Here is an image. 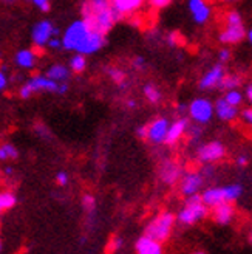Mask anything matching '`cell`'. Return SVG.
I'll return each instance as SVG.
<instances>
[{
  "label": "cell",
  "instance_id": "ab89813d",
  "mask_svg": "<svg viewBox=\"0 0 252 254\" xmlns=\"http://www.w3.org/2000/svg\"><path fill=\"white\" fill-rule=\"evenodd\" d=\"M136 133H138V136H140V138L147 139V126H141L140 129L136 130Z\"/></svg>",
  "mask_w": 252,
  "mask_h": 254
},
{
  "label": "cell",
  "instance_id": "2e32d148",
  "mask_svg": "<svg viewBox=\"0 0 252 254\" xmlns=\"http://www.w3.org/2000/svg\"><path fill=\"white\" fill-rule=\"evenodd\" d=\"M246 30L243 27V23L242 25H228L221 33H220V42L221 44H238L242 39H245V36H246Z\"/></svg>",
  "mask_w": 252,
  "mask_h": 254
},
{
  "label": "cell",
  "instance_id": "f546056e",
  "mask_svg": "<svg viewBox=\"0 0 252 254\" xmlns=\"http://www.w3.org/2000/svg\"><path fill=\"white\" fill-rule=\"evenodd\" d=\"M0 200H2V205L5 209H11L12 206H16L17 198L12 192H2L0 194Z\"/></svg>",
  "mask_w": 252,
  "mask_h": 254
},
{
  "label": "cell",
  "instance_id": "d4e9b609",
  "mask_svg": "<svg viewBox=\"0 0 252 254\" xmlns=\"http://www.w3.org/2000/svg\"><path fill=\"white\" fill-rule=\"evenodd\" d=\"M107 74L119 85V88H122V90H124L125 87H127V81H125V73L122 70L115 68V67H110V68H107Z\"/></svg>",
  "mask_w": 252,
  "mask_h": 254
},
{
  "label": "cell",
  "instance_id": "484cf974",
  "mask_svg": "<svg viewBox=\"0 0 252 254\" xmlns=\"http://www.w3.org/2000/svg\"><path fill=\"white\" fill-rule=\"evenodd\" d=\"M144 96L150 101V103H153V104L159 103L161 98H162V95H161V92H159V88H158L156 85H153V84H147V85H144Z\"/></svg>",
  "mask_w": 252,
  "mask_h": 254
},
{
  "label": "cell",
  "instance_id": "bcb514c9",
  "mask_svg": "<svg viewBox=\"0 0 252 254\" xmlns=\"http://www.w3.org/2000/svg\"><path fill=\"white\" fill-rule=\"evenodd\" d=\"M5 85H6V76L2 71H0V90H2Z\"/></svg>",
  "mask_w": 252,
  "mask_h": 254
},
{
  "label": "cell",
  "instance_id": "b9f144b4",
  "mask_svg": "<svg viewBox=\"0 0 252 254\" xmlns=\"http://www.w3.org/2000/svg\"><path fill=\"white\" fill-rule=\"evenodd\" d=\"M67 90H68V85L67 84H59V87H57V92L56 93H59V95H64V93H67Z\"/></svg>",
  "mask_w": 252,
  "mask_h": 254
},
{
  "label": "cell",
  "instance_id": "e0dca14e",
  "mask_svg": "<svg viewBox=\"0 0 252 254\" xmlns=\"http://www.w3.org/2000/svg\"><path fill=\"white\" fill-rule=\"evenodd\" d=\"M189 11L192 19L200 25L206 23L210 17V8L204 0H189Z\"/></svg>",
  "mask_w": 252,
  "mask_h": 254
},
{
  "label": "cell",
  "instance_id": "60d3db41",
  "mask_svg": "<svg viewBox=\"0 0 252 254\" xmlns=\"http://www.w3.org/2000/svg\"><path fill=\"white\" fill-rule=\"evenodd\" d=\"M201 174H203V177H212V174H213V168H212L210 164L207 163L206 166L203 168V172H201Z\"/></svg>",
  "mask_w": 252,
  "mask_h": 254
},
{
  "label": "cell",
  "instance_id": "816d5d0a",
  "mask_svg": "<svg viewBox=\"0 0 252 254\" xmlns=\"http://www.w3.org/2000/svg\"><path fill=\"white\" fill-rule=\"evenodd\" d=\"M248 39H249V42L252 44V30H249V31H248Z\"/></svg>",
  "mask_w": 252,
  "mask_h": 254
},
{
  "label": "cell",
  "instance_id": "681fc988",
  "mask_svg": "<svg viewBox=\"0 0 252 254\" xmlns=\"http://www.w3.org/2000/svg\"><path fill=\"white\" fill-rule=\"evenodd\" d=\"M127 106H129L130 109H135V107H136V103H135V101H133V99H130V101H129V103H127Z\"/></svg>",
  "mask_w": 252,
  "mask_h": 254
},
{
  "label": "cell",
  "instance_id": "ffe728a7",
  "mask_svg": "<svg viewBox=\"0 0 252 254\" xmlns=\"http://www.w3.org/2000/svg\"><path fill=\"white\" fill-rule=\"evenodd\" d=\"M31 88L34 92H39V90H48V92H57V81H53L50 79L48 76H36V78H33L30 82Z\"/></svg>",
  "mask_w": 252,
  "mask_h": 254
},
{
  "label": "cell",
  "instance_id": "db71d44e",
  "mask_svg": "<svg viewBox=\"0 0 252 254\" xmlns=\"http://www.w3.org/2000/svg\"><path fill=\"white\" fill-rule=\"evenodd\" d=\"M5 172L9 175V174H12V169H11V168H6V169H5Z\"/></svg>",
  "mask_w": 252,
  "mask_h": 254
},
{
  "label": "cell",
  "instance_id": "83f0119b",
  "mask_svg": "<svg viewBox=\"0 0 252 254\" xmlns=\"http://www.w3.org/2000/svg\"><path fill=\"white\" fill-rule=\"evenodd\" d=\"M17 157H19V152L12 144L0 146V160H16Z\"/></svg>",
  "mask_w": 252,
  "mask_h": 254
},
{
  "label": "cell",
  "instance_id": "6f0895ef",
  "mask_svg": "<svg viewBox=\"0 0 252 254\" xmlns=\"http://www.w3.org/2000/svg\"><path fill=\"white\" fill-rule=\"evenodd\" d=\"M3 2H5V3H11V2H12V0H3Z\"/></svg>",
  "mask_w": 252,
  "mask_h": 254
},
{
  "label": "cell",
  "instance_id": "4dcf8cb0",
  "mask_svg": "<svg viewBox=\"0 0 252 254\" xmlns=\"http://www.w3.org/2000/svg\"><path fill=\"white\" fill-rule=\"evenodd\" d=\"M82 206H84V209L88 214H95V211H96V200H95V197L90 195V194L84 195L82 197Z\"/></svg>",
  "mask_w": 252,
  "mask_h": 254
},
{
  "label": "cell",
  "instance_id": "680465c9",
  "mask_svg": "<svg viewBox=\"0 0 252 254\" xmlns=\"http://www.w3.org/2000/svg\"><path fill=\"white\" fill-rule=\"evenodd\" d=\"M221 2H232V0H221Z\"/></svg>",
  "mask_w": 252,
  "mask_h": 254
},
{
  "label": "cell",
  "instance_id": "c3c4849f",
  "mask_svg": "<svg viewBox=\"0 0 252 254\" xmlns=\"http://www.w3.org/2000/svg\"><path fill=\"white\" fill-rule=\"evenodd\" d=\"M41 9H42L44 12H47V11H50V2H47V3H44V5L41 6Z\"/></svg>",
  "mask_w": 252,
  "mask_h": 254
},
{
  "label": "cell",
  "instance_id": "7402d4cb",
  "mask_svg": "<svg viewBox=\"0 0 252 254\" xmlns=\"http://www.w3.org/2000/svg\"><path fill=\"white\" fill-rule=\"evenodd\" d=\"M240 84H242V78L238 74H224L223 79L218 84V88H220V90L228 92V90L238 88V87H240Z\"/></svg>",
  "mask_w": 252,
  "mask_h": 254
},
{
  "label": "cell",
  "instance_id": "603a6c76",
  "mask_svg": "<svg viewBox=\"0 0 252 254\" xmlns=\"http://www.w3.org/2000/svg\"><path fill=\"white\" fill-rule=\"evenodd\" d=\"M47 76L50 79H53V81H57V82H62V81H65L68 76H70V71L67 67L64 65H53V67H50L48 71H47Z\"/></svg>",
  "mask_w": 252,
  "mask_h": 254
},
{
  "label": "cell",
  "instance_id": "4fadbf2b",
  "mask_svg": "<svg viewBox=\"0 0 252 254\" xmlns=\"http://www.w3.org/2000/svg\"><path fill=\"white\" fill-rule=\"evenodd\" d=\"M136 254H164V248L159 240L150 237L147 234H143L135 244Z\"/></svg>",
  "mask_w": 252,
  "mask_h": 254
},
{
  "label": "cell",
  "instance_id": "52a82bcc",
  "mask_svg": "<svg viewBox=\"0 0 252 254\" xmlns=\"http://www.w3.org/2000/svg\"><path fill=\"white\" fill-rule=\"evenodd\" d=\"M197 155L201 163L210 164V163H215V161H220L221 158H224L226 147L220 141H209L203 146H200Z\"/></svg>",
  "mask_w": 252,
  "mask_h": 254
},
{
  "label": "cell",
  "instance_id": "7a4b0ae2",
  "mask_svg": "<svg viewBox=\"0 0 252 254\" xmlns=\"http://www.w3.org/2000/svg\"><path fill=\"white\" fill-rule=\"evenodd\" d=\"M243 194V186L242 185H228V186H217V188H207L203 190L201 198H203L204 205L207 208H213L220 205L223 201H235L237 198H240Z\"/></svg>",
  "mask_w": 252,
  "mask_h": 254
},
{
  "label": "cell",
  "instance_id": "f5cc1de1",
  "mask_svg": "<svg viewBox=\"0 0 252 254\" xmlns=\"http://www.w3.org/2000/svg\"><path fill=\"white\" fill-rule=\"evenodd\" d=\"M2 211H5L3 205H2V200H0V214H2Z\"/></svg>",
  "mask_w": 252,
  "mask_h": 254
},
{
  "label": "cell",
  "instance_id": "11a10c76",
  "mask_svg": "<svg viewBox=\"0 0 252 254\" xmlns=\"http://www.w3.org/2000/svg\"><path fill=\"white\" fill-rule=\"evenodd\" d=\"M249 242L252 244V231H251V234H249Z\"/></svg>",
  "mask_w": 252,
  "mask_h": 254
},
{
  "label": "cell",
  "instance_id": "6da1fadb",
  "mask_svg": "<svg viewBox=\"0 0 252 254\" xmlns=\"http://www.w3.org/2000/svg\"><path fill=\"white\" fill-rule=\"evenodd\" d=\"M207 209L209 208L204 205L201 194H194L191 197H186L184 208L176 215V222L184 226H192L203 219H206Z\"/></svg>",
  "mask_w": 252,
  "mask_h": 254
},
{
  "label": "cell",
  "instance_id": "1f68e13d",
  "mask_svg": "<svg viewBox=\"0 0 252 254\" xmlns=\"http://www.w3.org/2000/svg\"><path fill=\"white\" fill-rule=\"evenodd\" d=\"M226 22H228V25H242V14L237 11H229L228 16H226Z\"/></svg>",
  "mask_w": 252,
  "mask_h": 254
},
{
  "label": "cell",
  "instance_id": "cb8c5ba5",
  "mask_svg": "<svg viewBox=\"0 0 252 254\" xmlns=\"http://www.w3.org/2000/svg\"><path fill=\"white\" fill-rule=\"evenodd\" d=\"M16 61L20 67L23 68H31L34 65V61H36V56L31 50H20L16 56Z\"/></svg>",
  "mask_w": 252,
  "mask_h": 254
},
{
  "label": "cell",
  "instance_id": "74e56055",
  "mask_svg": "<svg viewBox=\"0 0 252 254\" xmlns=\"http://www.w3.org/2000/svg\"><path fill=\"white\" fill-rule=\"evenodd\" d=\"M48 45L51 47V48H60V47H64V45H62V41L57 39V37H54V39L51 37V39H50V42H48Z\"/></svg>",
  "mask_w": 252,
  "mask_h": 254
},
{
  "label": "cell",
  "instance_id": "44dd1931",
  "mask_svg": "<svg viewBox=\"0 0 252 254\" xmlns=\"http://www.w3.org/2000/svg\"><path fill=\"white\" fill-rule=\"evenodd\" d=\"M108 6H111L110 0H88V2L82 8V14H84V17H87V16L93 14V12L101 11V9H105Z\"/></svg>",
  "mask_w": 252,
  "mask_h": 254
},
{
  "label": "cell",
  "instance_id": "ee69618b",
  "mask_svg": "<svg viewBox=\"0 0 252 254\" xmlns=\"http://www.w3.org/2000/svg\"><path fill=\"white\" fill-rule=\"evenodd\" d=\"M246 98H248V101H249L251 106H252V84L248 85V88H246Z\"/></svg>",
  "mask_w": 252,
  "mask_h": 254
},
{
  "label": "cell",
  "instance_id": "4316f807",
  "mask_svg": "<svg viewBox=\"0 0 252 254\" xmlns=\"http://www.w3.org/2000/svg\"><path fill=\"white\" fill-rule=\"evenodd\" d=\"M87 67V61H85V56L78 53L76 56H73L71 61H70V68L74 71V73H82Z\"/></svg>",
  "mask_w": 252,
  "mask_h": 254
},
{
  "label": "cell",
  "instance_id": "5bb4252c",
  "mask_svg": "<svg viewBox=\"0 0 252 254\" xmlns=\"http://www.w3.org/2000/svg\"><path fill=\"white\" fill-rule=\"evenodd\" d=\"M104 36L105 34L92 30L90 34L85 37V41L78 48V53H81V55H92V53L98 52V50L102 48L104 44H105V37Z\"/></svg>",
  "mask_w": 252,
  "mask_h": 254
},
{
  "label": "cell",
  "instance_id": "5b68a950",
  "mask_svg": "<svg viewBox=\"0 0 252 254\" xmlns=\"http://www.w3.org/2000/svg\"><path fill=\"white\" fill-rule=\"evenodd\" d=\"M84 19L88 22V25L92 27V30L99 31L102 34H107L111 30L113 25H115V22H118L115 9H113V5L105 8V9L96 11V12H93V14L87 16Z\"/></svg>",
  "mask_w": 252,
  "mask_h": 254
},
{
  "label": "cell",
  "instance_id": "f1b7e54d",
  "mask_svg": "<svg viewBox=\"0 0 252 254\" xmlns=\"http://www.w3.org/2000/svg\"><path fill=\"white\" fill-rule=\"evenodd\" d=\"M224 99L228 101L229 104L238 107L242 104V101H243V95H242V92H238L237 88H234V90H228L224 93Z\"/></svg>",
  "mask_w": 252,
  "mask_h": 254
},
{
  "label": "cell",
  "instance_id": "ba28073f",
  "mask_svg": "<svg viewBox=\"0 0 252 254\" xmlns=\"http://www.w3.org/2000/svg\"><path fill=\"white\" fill-rule=\"evenodd\" d=\"M170 123L166 118H156L150 124H147V139L153 144L166 143V136L169 132Z\"/></svg>",
  "mask_w": 252,
  "mask_h": 254
},
{
  "label": "cell",
  "instance_id": "f35d334b",
  "mask_svg": "<svg viewBox=\"0 0 252 254\" xmlns=\"http://www.w3.org/2000/svg\"><path fill=\"white\" fill-rule=\"evenodd\" d=\"M248 163H249V158L246 155H240L237 158V164H238V166H242V168L248 166Z\"/></svg>",
  "mask_w": 252,
  "mask_h": 254
},
{
  "label": "cell",
  "instance_id": "7c38bea8",
  "mask_svg": "<svg viewBox=\"0 0 252 254\" xmlns=\"http://www.w3.org/2000/svg\"><path fill=\"white\" fill-rule=\"evenodd\" d=\"M33 42L37 47H44L54 36V27L50 20H42L34 25L33 28Z\"/></svg>",
  "mask_w": 252,
  "mask_h": 254
},
{
  "label": "cell",
  "instance_id": "d590c367",
  "mask_svg": "<svg viewBox=\"0 0 252 254\" xmlns=\"http://www.w3.org/2000/svg\"><path fill=\"white\" fill-rule=\"evenodd\" d=\"M231 59V52L229 50H221V52L218 53V61H220V64H224V62H228Z\"/></svg>",
  "mask_w": 252,
  "mask_h": 254
},
{
  "label": "cell",
  "instance_id": "9c48e42d",
  "mask_svg": "<svg viewBox=\"0 0 252 254\" xmlns=\"http://www.w3.org/2000/svg\"><path fill=\"white\" fill-rule=\"evenodd\" d=\"M203 183H204L203 174L189 172V174H184L183 179L180 180V190L184 197H191L194 194H200Z\"/></svg>",
  "mask_w": 252,
  "mask_h": 254
},
{
  "label": "cell",
  "instance_id": "277c9868",
  "mask_svg": "<svg viewBox=\"0 0 252 254\" xmlns=\"http://www.w3.org/2000/svg\"><path fill=\"white\" fill-rule=\"evenodd\" d=\"M90 31H92V27L88 25V22L85 19L73 22L67 28L64 37H62V45H64V48H67V50H74V52H78V48L85 41V37L90 34Z\"/></svg>",
  "mask_w": 252,
  "mask_h": 254
},
{
  "label": "cell",
  "instance_id": "7dc6e473",
  "mask_svg": "<svg viewBox=\"0 0 252 254\" xmlns=\"http://www.w3.org/2000/svg\"><path fill=\"white\" fill-rule=\"evenodd\" d=\"M47 2H48V0H33V3H34V5H37L39 8H41L44 3H47Z\"/></svg>",
  "mask_w": 252,
  "mask_h": 254
},
{
  "label": "cell",
  "instance_id": "9f6ffc18",
  "mask_svg": "<svg viewBox=\"0 0 252 254\" xmlns=\"http://www.w3.org/2000/svg\"><path fill=\"white\" fill-rule=\"evenodd\" d=\"M194 254H206L204 251H197V253H194Z\"/></svg>",
  "mask_w": 252,
  "mask_h": 254
},
{
  "label": "cell",
  "instance_id": "d6a6232c",
  "mask_svg": "<svg viewBox=\"0 0 252 254\" xmlns=\"http://www.w3.org/2000/svg\"><path fill=\"white\" fill-rule=\"evenodd\" d=\"M150 5H152L153 8L156 9H161V8H166L167 5H170L172 0H149Z\"/></svg>",
  "mask_w": 252,
  "mask_h": 254
},
{
  "label": "cell",
  "instance_id": "e575fe53",
  "mask_svg": "<svg viewBox=\"0 0 252 254\" xmlns=\"http://www.w3.org/2000/svg\"><path fill=\"white\" fill-rule=\"evenodd\" d=\"M56 182H57L59 186H65L68 183V174L67 172H59L56 175Z\"/></svg>",
  "mask_w": 252,
  "mask_h": 254
},
{
  "label": "cell",
  "instance_id": "7bdbcfd3",
  "mask_svg": "<svg viewBox=\"0 0 252 254\" xmlns=\"http://www.w3.org/2000/svg\"><path fill=\"white\" fill-rule=\"evenodd\" d=\"M143 65H144V58H136L133 61V67L135 68H141Z\"/></svg>",
  "mask_w": 252,
  "mask_h": 254
},
{
  "label": "cell",
  "instance_id": "ac0fdd59",
  "mask_svg": "<svg viewBox=\"0 0 252 254\" xmlns=\"http://www.w3.org/2000/svg\"><path fill=\"white\" fill-rule=\"evenodd\" d=\"M187 127H189V121L187 118H180L170 124L169 127V132L166 136V144L167 146H173L176 144L181 139V136L187 132Z\"/></svg>",
  "mask_w": 252,
  "mask_h": 254
},
{
  "label": "cell",
  "instance_id": "8d00e7d4",
  "mask_svg": "<svg viewBox=\"0 0 252 254\" xmlns=\"http://www.w3.org/2000/svg\"><path fill=\"white\" fill-rule=\"evenodd\" d=\"M242 115H243V120H245L248 124L252 126V109H245Z\"/></svg>",
  "mask_w": 252,
  "mask_h": 254
},
{
  "label": "cell",
  "instance_id": "f907efd6",
  "mask_svg": "<svg viewBox=\"0 0 252 254\" xmlns=\"http://www.w3.org/2000/svg\"><path fill=\"white\" fill-rule=\"evenodd\" d=\"M186 109H189V106H187V107H186L184 104H180V106H178V110H180V112H184Z\"/></svg>",
  "mask_w": 252,
  "mask_h": 254
},
{
  "label": "cell",
  "instance_id": "91938a15",
  "mask_svg": "<svg viewBox=\"0 0 252 254\" xmlns=\"http://www.w3.org/2000/svg\"><path fill=\"white\" fill-rule=\"evenodd\" d=\"M0 250H2V242H0Z\"/></svg>",
  "mask_w": 252,
  "mask_h": 254
},
{
  "label": "cell",
  "instance_id": "f6af8a7d",
  "mask_svg": "<svg viewBox=\"0 0 252 254\" xmlns=\"http://www.w3.org/2000/svg\"><path fill=\"white\" fill-rule=\"evenodd\" d=\"M113 247H115L116 250L122 248V239L121 237H116L115 240H113Z\"/></svg>",
  "mask_w": 252,
  "mask_h": 254
},
{
  "label": "cell",
  "instance_id": "d6986e66",
  "mask_svg": "<svg viewBox=\"0 0 252 254\" xmlns=\"http://www.w3.org/2000/svg\"><path fill=\"white\" fill-rule=\"evenodd\" d=\"M215 113L221 121H234L240 112L237 106H232L224 98H220L215 103Z\"/></svg>",
  "mask_w": 252,
  "mask_h": 254
},
{
  "label": "cell",
  "instance_id": "836d02e7",
  "mask_svg": "<svg viewBox=\"0 0 252 254\" xmlns=\"http://www.w3.org/2000/svg\"><path fill=\"white\" fill-rule=\"evenodd\" d=\"M33 93H34V90L31 88V85H30V84H25V85L22 87V90H20V98L27 99V98H30Z\"/></svg>",
  "mask_w": 252,
  "mask_h": 254
},
{
  "label": "cell",
  "instance_id": "30bf717a",
  "mask_svg": "<svg viewBox=\"0 0 252 254\" xmlns=\"http://www.w3.org/2000/svg\"><path fill=\"white\" fill-rule=\"evenodd\" d=\"M235 215V206L232 201H223L220 205L210 208V217L220 226L229 225Z\"/></svg>",
  "mask_w": 252,
  "mask_h": 254
},
{
  "label": "cell",
  "instance_id": "3957f363",
  "mask_svg": "<svg viewBox=\"0 0 252 254\" xmlns=\"http://www.w3.org/2000/svg\"><path fill=\"white\" fill-rule=\"evenodd\" d=\"M175 223H176V215H173L172 212H167V211L161 212L146 226L144 234L159 240L161 244H164L170 239Z\"/></svg>",
  "mask_w": 252,
  "mask_h": 254
},
{
  "label": "cell",
  "instance_id": "8fae6325",
  "mask_svg": "<svg viewBox=\"0 0 252 254\" xmlns=\"http://www.w3.org/2000/svg\"><path fill=\"white\" fill-rule=\"evenodd\" d=\"M183 168L175 161H164L159 168V179L166 185H175L183 179Z\"/></svg>",
  "mask_w": 252,
  "mask_h": 254
},
{
  "label": "cell",
  "instance_id": "8992f818",
  "mask_svg": "<svg viewBox=\"0 0 252 254\" xmlns=\"http://www.w3.org/2000/svg\"><path fill=\"white\" fill-rule=\"evenodd\" d=\"M189 115L191 118L198 123V124H206L212 120L213 117V112H215V107L210 103L209 99L206 98H197L194 99L191 104H189Z\"/></svg>",
  "mask_w": 252,
  "mask_h": 254
},
{
  "label": "cell",
  "instance_id": "9a60e30c",
  "mask_svg": "<svg viewBox=\"0 0 252 254\" xmlns=\"http://www.w3.org/2000/svg\"><path fill=\"white\" fill-rule=\"evenodd\" d=\"M224 74L226 73H224L223 64H217V65H213L209 71H206L203 74V78H201V81H200V88L201 90H209V88L218 87V84L223 79Z\"/></svg>",
  "mask_w": 252,
  "mask_h": 254
}]
</instances>
